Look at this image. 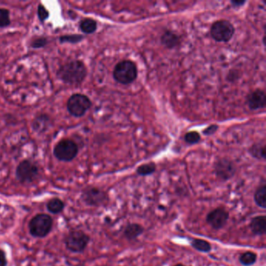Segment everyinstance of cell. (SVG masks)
Here are the masks:
<instances>
[{
  "label": "cell",
  "instance_id": "obj_1",
  "mask_svg": "<svg viewBox=\"0 0 266 266\" xmlns=\"http://www.w3.org/2000/svg\"><path fill=\"white\" fill-rule=\"evenodd\" d=\"M87 73V68L83 62L73 60L60 67L57 77L64 83L78 85L86 79Z\"/></svg>",
  "mask_w": 266,
  "mask_h": 266
},
{
  "label": "cell",
  "instance_id": "obj_2",
  "mask_svg": "<svg viewBox=\"0 0 266 266\" xmlns=\"http://www.w3.org/2000/svg\"><path fill=\"white\" fill-rule=\"evenodd\" d=\"M138 68L131 60H123L116 64L113 71L115 81L121 85H130L138 78Z\"/></svg>",
  "mask_w": 266,
  "mask_h": 266
},
{
  "label": "cell",
  "instance_id": "obj_3",
  "mask_svg": "<svg viewBox=\"0 0 266 266\" xmlns=\"http://www.w3.org/2000/svg\"><path fill=\"white\" fill-rule=\"evenodd\" d=\"M53 226V218L47 214H38L30 221V234L33 237L43 238L50 233Z\"/></svg>",
  "mask_w": 266,
  "mask_h": 266
},
{
  "label": "cell",
  "instance_id": "obj_4",
  "mask_svg": "<svg viewBox=\"0 0 266 266\" xmlns=\"http://www.w3.org/2000/svg\"><path fill=\"white\" fill-rule=\"evenodd\" d=\"M90 241V237L82 230H73L64 239L67 250L73 253H82L86 250Z\"/></svg>",
  "mask_w": 266,
  "mask_h": 266
},
{
  "label": "cell",
  "instance_id": "obj_5",
  "mask_svg": "<svg viewBox=\"0 0 266 266\" xmlns=\"http://www.w3.org/2000/svg\"><path fill=\"white\" fill-rule=\"evenodd\" d=\"M234 33L235 28L228 20H218L213 23L211 27V36L218 42H230L234 36Z\"/></svg>",
  "mask_w": 266,
  "mask_h": 266
},
{
  "label": "cell",
  "instance_id": "obj_6",
  "mask_svg": "<svg viewBox=\"0 0 266 266\" xmlns=\"http://www.w3.org/2000/svg\"><path fill=\"white\" fill-rule=\"evenodd\" d=\"M91 106L88 96L82 94H73L67 101V109L72 116L82 117Z\"/></svg>",
  "mask_w": 266,
  "mask_h": 266
},
{
  "label": "cell",
  "instance_id": "obj_7",
  "mask_svg": "<svg viewBox=\"0 0 266 266\" xmlns=\"http://www.w3.org/2000/svg\"><path fill=\"white\" fill-rule=\"evenodd\" d=\"M53 153L60 161H72L78 156V147L75 141L71 140H62L55 146Z\"/></svg>",
  "mask_w": 266,
  "mask_h": 266
},
{
  "label": "cell",
  "instance_id": "obj_8",
  "mask_svg": "<svg viewBox=\"0 0 266 266\" xmlns=\"http://www.w3.org/2000/svg\"><path fill=\"white\" fill-rule=\"evenodd\" d=\"M82 199L89 206L100 207L108 203L109 197L104 190L95 186H89L82 191Z\"/></svg>",
  "mask_w": 266,
  "mask_h": 266
},
{
  "label": "cell",
  "instance_id": "obj_9",
  "mask_svg": "<svg viewBox=\"0 0 266 266\" xmlns=\"http://www.w3.org/2000/svg\"><path fill=\"white\" fill-rule=\"evenodd\" d=\"M16 176L21 183H31L38 177V167L28 160H24L16 168Z\"/></svg>",
  "mask_w": 266,
  "mask_h": 266
},
{
  "label": "cell",
  "instance_id": "obj_10",
  "mask_svg": "<svg viewBox=\"0 0 266 266\" xmlns=\"http://www.w3.org/2000/svg\"><path fill=\"white\" fill-rule=\"evenodd\" d=\"M235 164L227 159H221L214 165V172L216 176L223 181H227L234 177L236 174Z\"/></svg>",
  "mask_w": 266,
  "mask_h": 266
},
{
  "label": "cell",
  "instance_id": "obj_11",
  "mask_svg": "<svg viewBox=\"0 0 266 266\" xmlns=\"http://www.w3.org/2000/svg\"><path fill=\"white\" fill-rule=\"evenodd\" d=\"M230 214L223 208H216L207 215L206 222L213 230H221L226 226Z\"/></svg>",
  "mask_w": 266,
  "mask_h": 266
},
{
  "label": "cell",
  "instance_id": "obj_12",
  "mask_svg": "<svg viewBox=\"0 0 266 266\" xmlns=\"http://www.w3.org/2000/svg\"><path fill=\"white\" fill-rule=\"evenodd\" d=\"M247 104L252 110H257V109L265 108L266 104V97L264 90L258 89L248 94L247 97Z\"/></svg>",
  "mask_w": 266,
  "mask_h": 266
},
{
  "label": "cell",
  "instance_id": "obj_13",
  "mask_svg": "<svg viewBox=\"0 0 266 266\" xmlns=\"http://www.w3.org/2000/svg\"><path fill=\"white\" fill-rule=\"evenodd\" d=\"M250 229L254 235H265L266 233V216H258L252 218L250 223Z\"/></svg>",
  "mask_w": 266,
  "mask_h": 266
},
{
  "label": "cell",
  "instance_id": "obj_14",
  "mask_svg": "<svg viewBox=\"0 0 266 266\" xmlns=\"http://www.w3.org/2000/svg\"><path fill=\"white\" fill-rule=\"evenodd\" d=\"M145 228L138 223H130L124 230V237L127 241H134L143 234Z\"/></svg>",
  "mask_w": 266,
  "mask_h": 266
},
{
  "label": "cell",
  "instance_id": "obj_15",
  "mask_svg": "<svg viewBox=\"0 0 266 266\" xmlns=\"http://www.w3.org/2000/svg\"><path fill=\"white\" fill-rule=\"evenodd\" d=\"M161 42L167 49H172L177 47L180 43V38L176 33L171 31H167L164 32L161 37Z\"/></svg>",
  "mask_w": 266,
  "mask_h": 266
},
{
  "label": "cell",
  "instance_id": "obj_16",
  "mask_svg": "<svg viewBox=\"0 0 266 266\" xmlns=\"http://www.w3.org/2000/svg\"><path fill=\"white\" fill-rule=\"evenodd\" d=\"M254 200L256 205L260 208L266 209V183H262L256 189V193L254 195Z\"/></svg>",
  "mask_w": 266,
  "mask_h": 266
},
{
  "label": "cell",
  "instance_id": "obj_17",
  "mask_svg": "<svg viewBox=\"0 0 266 266\" xmlns=\"http://www.w3.org/2000/svg\"><path fill=\"white\" fill-rule=\"evenodd\" d=\"M190 245L196 251L202 253H208L212 251V245L208 241L199 238H193L190 241Z\"/></svg>",
  "mask_w": 266,
  "mask_h": 266
},
{
  "label": "cell",
  "instance_id": "obj_18",
  "mask_svg": "<svg viewBox=\"0 0 266 266\" xmlns=\"http://www.w3.org/2000/svg\"><path fill=\"white\" fill-rule=\"evenodd\" d=\"M46 207H47L48 211L49 212L56 215V214L60 213V212L64 211V208H65V204H64V201L58 198V197H54V198H52V199L48 201Z\"/></svg>",
  "mask_w": 266,
  "mask_h": 266
},
{
  "label": "cell",
  "instance_id": "obj_19",
  "mask_svg": "<svg viewBox=\"0 0 266 266\" xmlns=\"http://www.w3.org/2000/svg\"><path fill=\"white\" fill-rule=\"evenodd\" d=\"M257 259L258 256L256 252L248 251L241 254L239 257V262L242 266H252L256 264Z\"/></svg>",
  "mask_w": 266,
  "mask_h": 266
},
{
  "label": "cell",
  "instance_id": "obj_20",
  "mask_svg": "<svg viewBox=\"0 0 266 266\" xmlns=\"http://www.w3.org/2000/svg\"><path fill=\"white\" fill-rule=\"evenodd\" d=\"M156 171V166L154 163H145L140 166L137 169V174L141 177L150 176Z\"/></svg>",
  "mask_w": 266,
  "mask_h": 266
},
{
  "label": "cell",
  "instance_id": "obj_21",
  "mask_svg": "<svg viewBox=\"0 0 266 266\" xmlns=\"http://www.w3.org/2000/svg\"><path fill=\"white\" fill-rule=\"evenodd\" d=\"M80 29L86 34H92L97 29V23L93 19H85L80 23Z\"/></svg>",
  "mask_w": 266,
  "mask_h": 266
},
{
  "label": "cell",
  "instance_id": "obj_22",
  "mask_svg": "<svg viewBox=\"0 0 266 266\" xmlns=\"http://www.w3.org/2000/svg\"><path fill=\"white\" fill-rule=\"evenodd\" d=\"M249 153L252 157L256 158L257 160H265L266 159V148L264 145L256 144L252 145L249 149Z\"/></svg>",
  "mask_w": 266,
  "mask_h": 266
},
{
  "label": "cell",
  "instance_id": "obj_23",
  "mask_svg": "<svg viewBox=\"0 0 266 266\" xmlns=\"http://www.w3.org/2000/svg\"><path fill=\"white\" fill-rule=\"evenodd\" d=\"M184 140L186 143L190 145H195L201 141V136L196 131H191V132L186 133L184 136Z\"/></svg>",
  "mask_w": 266,
  "mask_h": 266
},
{
  "label": "cell",
  "instance_id": "obj_24",
  "mask_svg": "<svg viewBox=\"0 0 266 266\" xmlns=\"http://www.w3.org/2000/svg\"><path fill=\"white\" fill-rule=\"evenodd\" d=\"M10 24L9 11L0 8V27H7Z\"/></svg>",
  "mask_w": 266,
  "mask_h": 266
},
{
  "label": "cell",
  "instance_id": "obj_25",
  "mask_svg": "<svg viewBox=\"0 0 266 266\" xmlns=\"http://www.w3.org/2000/svg\"><path fill=\"white\" fill-rule=\"evenodd\" d=\"M83 38V35H64V36L60 37V41L62 43H65V42L78 43V42H80Z\"/></svg>",
  "mask_w": 266,
  "mask_h": 266
},
{
  "label": "cell",
  "instance_id": "obj_26",
  "mask_svg": "<svg viewBox=\"0 0 266 266\" xmlns=\"http://www.w3.org/2000/svg\"><path fill=\"white\" fill-rule=\"evenodd\" d=\"M38 16L40 19L41 21H45L49 18V13L47 9H45V6L40 4L38 7Z\"/></svg>",
  "mask_w": 266,
  "mask_h": 266
},
{
  "label": "cell",
  "instance_id": "obj_27",
  "mask_svg": "<svg viewBox=\"0 0 266 266\" xmlns=\"http://www.w3.org/2000/svg\"><path fill=\"white\" fill-rule=\"evenodd\" d=\"M48 41L46 38H38L35 39L31 42V46L35 49H38V48L44 47L45 45H47Z\"/></svg>",
  "mask_w": 266,
  "mask_h": 266
},
{
  "label": "cell",
  "instance_id": "obj_28",
  "mask_svg": "<svg viewBox=\"0 0 266 266\" xmlns=\"http://www.w3.org/2000/svg\"><path fill=\"white\" fill-rule=\"evenodd\" d=\"M218 129H219L218 125L212 124V125L209 126L205 130H204L203 131V134L206 136L212 135V134H215L217 131Z\"/></svg>",
  "mask_w": 266,
  "mask_h": 266
},
{
  "label": "cell",
  "instance_id": "obj_29",
  "mask_svg": "<svg viewBox=\"0 0 266 266\" xmlns=\"http://www.w3.org/2000/svg\"><path fill=\"white\" fill-rule=\"evenodd\" d=\"M7 266V260L5 253L2 250H0V266Z\"/></svg>",
  "mask_w": 266,
  "mask_h": 266
},
{
  "label": "cell",
  "instance_id": "obj_30",
  "mask_svg": "<svg viewBox=\"0 0 266 266\" xmlns=\"http://www.w3.org/2000/svg\"><path fill=\"white\" fill-rule=\"evenodd\" d=\"M231 3L234 6H241V5L246 3V2L245 1H232Z\"/></svg>",
  "mask_w": 266,
  "mask_h": 266
},
{
  "label": "cell",
  "instance_id": "obj_31",
  "mask_svg": "<svg viewBox=\"0 0 266 266\" xmlns=\"http://www.w3.org/2000/svg\"><path fill=\"white\" fill-rule=\"evenodd\" d=\"M184 266V265H183V264H177V265H176V266Z\"/></svg>",
  "mask_w": 266,
  "mask_h": 266
}]
</instances>
